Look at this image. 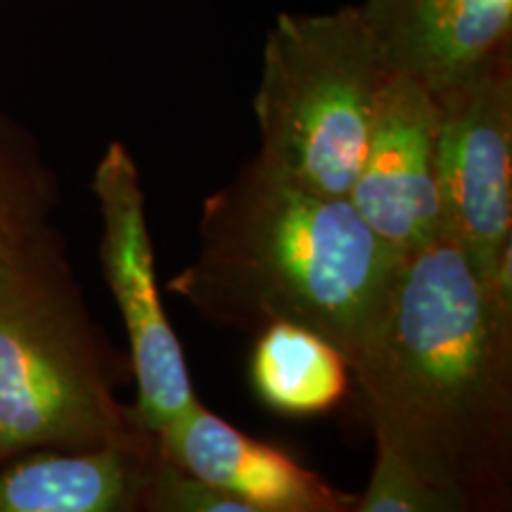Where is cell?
<instances>
[{"instance_id":"obj_1","label":"cell","mask_w":512,"mask_h":512,"mask_svg":"<svg viewBox=\"0 0 512 512\" xmlns=\"http://www.w3.org/2000/svg\"><path fill=\"white\" fill-rule=\"evenodd\" d=\"M351 375L377 448L456 512L510 510L512 304L446 233L401 256Z\"/></svg>"},{"instance_id":"obj_2","label":"cell","mask_w":512,"mask_h":512,"mask_svg":"<svg viewBox=\"0 0 512 512\" xmlns=\"http://www.w3.org/2000/svg\"><path fill=\"white\" fill-rule=\"evenodd\" d=\"M401 256L349 197L325 195L252 157L204 200L195 259L166 290L197 316L245 335L304 325L342 351H366Z\"/></svg>"},{"instance_id":"obj_3","label":"cell","mask_w":512,"mask_h":512,"mask_svg":"<svg viewBox=\"0 0 512 512\" xmlns=\"http://www.w3.org/2000/svg\"><path fill=\"white\" fill-rule=\"evenodd\" d=\"M131 366L95 325L62 235L46 228L0 266V465L152 432L117 387Z\"/></svg>"},{"instance_id":"obj_4","label":"cell","mask_w":512,"mask_h":512,"mask_svg":"<svg viewBox=\"0 0 512 512\" xmlns=\"http://www.w3.org/2000/svg\"><path fill=\"white\" fill-rule=\"evenodd\" d=\"M387 76L358 5L283 12L261 55L254 157L306 188L347 197Z\"/></svg>"},{"instance_id":"obj_5","label":"cell","mask_w":512,"mask_h":512,"mask_svg":"<svg viewBox=\"0 0 512 512\" xmlns=\"http://www.w3.org/2000/svg\"><path fill=\"white\" fill-rule=\"evenodd\" d=\"M430 93L441 230L491 285L512 259V48Z\"/></svg>"},{"instance_id":"obj_6","label":"cell","mask_w":512,"mask_h":512,"mask_svg":"<svg viewBox=\"0 0 512 512\" xmlns=\"http://www.w3.org/2000/svg\"><path fill=\"white\" fill-rule=\"evenodd\" d=\"M102 233L100 264L128 335V366L136 377L133 411L147 430L181 418L200 403L181 342L162 306L155 249L145 214L140 171L124 143H112L93 176Z\"/></svg>"},{"instance_id":"obj_7","label":"cell","mask_w":512,"mask_h":512,"mask_svg":"<svg viewBox=\"0 0 512 512\" xmlns=\"http://www.w3.org/2000/svg\"><path fill=\"white\" fill-rule=\"evenodd\" d=\"M434 131L432 93L418 81L389 74L347 197L377 238L399 256L444 233Z\"/></svg>"},{"instance_id":"obj_8","label":"cell","mask_w":512,"mask_h":512,"mask_svg":"<svg viewBox=\"0 0 512 512\" xmlns=\"http://www.w3.org/2000/svg\"><path fill=\"white\" fill-rule=\"evenodd\" d=\"M162 456L252 512H354L337 489L283 448L249 437L197 403L157 432Z\"/></svg>"},{"instance_id":"obj_9","label":"cell","mask_w":512,"mask_h":512,"mask_svg":"<svg viewBox=\"0 0 512 512\" xmlns=\"http://www.w3.org/2000/svg\"><path fill=\"white\" fill-rule=\"evenodd\" d=\"M389 74L427 91L512 48V0H361L356 3Z\"/></svg>"},{"instance_id":"obj_10","label":"cell","mask_w":512,"mask_h":512,"mask_svg":"<svg viewBox=\"0 0 512 512\" xmlns=\"http://www.w3.org/2000/svg\"><path fill=\"white\" fill-rule=\"evenodd\" d=\"M155 432L98 448H38L0 465V512H145Z\"/></svg>"},{"instance_id":"obj_11","label":"cell","mask_w":512,"mask_h":512,"mask_svg":"<svg viewBox=\"0 0 512 512\" xmlns=\"http://www.w3.org/2000/svg\"><path fill=\"white\" fill-rule=\"evenodd\" d=\"M249 380L261 403L275 413L306 418L328 413L349 392V361L318 332L273 323L254 335Z\"/></svg>"},{"instance_id":"obj_12","label":"cell","mask_w":512,"mask_h":512,"mask_svg":"<svg viewBox=\"0 0 512 512\" xmlns=\"http://www.w3.org/2000/svg\"><path fill=\"white\" fill-rule=\"evenodd\" d=\"M55 178L31 140L0 124V266L50 228Z\"/></svg>"},{"instance_id":"obj_13","label":"cell","mask_w":512,"mask_h":512,"mask_svg":"<svg viewBox=\"0 0 512 512\" xmlns=\"http://www.w3.org/2000/svg\"><path fill=\"white\" fill-rule=\"evenodd\" d=\"M354 512H456L453 503L394 453L375 446L366 491L356 496Z\"/></svg>"},{"instance_id":"obj_14","label":"cell","mask_w":512,"mask_h":512,"mask_svg":"<svg viewBox=\"0 0 512 512\" xmlns=\"http://www.w3.org/2000/svg\"><path fill=\"white\" fill-rule=\"evenodd\" d=\"M145 512H252L238 498L192 477L162 456L145 498Z\"/></svg>"}]
</instances>
